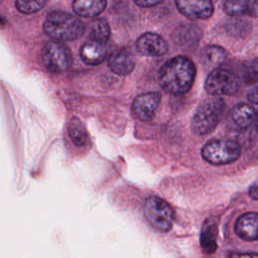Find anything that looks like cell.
Returning <instances> with one entry per match:
<instances>
[{
    "label": "cell",
    "instance_id": "6da1fadb",
    "mask_svg": "<svg viewBox=\"0 0 258 258\" xmlns=\"http://www.w3.org/2000/svg\"><path fill=\"white\" fill-rule=\"evenodd\" d=\"M196 64L185 56H174L160 68L158 81L161 88L170 94H184L191 88L196 78Z\"/></svg>",
    "mask_w": 258,
    "mask_h": 258
},
{
    "label": "cell",
    "instance_id": "7a4b0ae2",
    "mask_svg": "<svg viewBox=\"0 0 258 258\" xmlns=\"http://www.w3.org/2000/svg\"><path fill=\"white\" fill-rule=\"evenodd\" d=\"M85 29V24L79 17L61 10L47 13L43 22L44 33L49 38L62 42L80 38Z\"/></svg>",
    "mask_w": 258,
    "mask_h": 258
},
{
    "label": "cell",
    "instance_id": "3957f363",
    "mask_svg": "<svg viewBox=\"0 0 258 258\" xmlns=\"http://www.w3.org/2000/svg\"><path fill=\"white\" fill-rule=\"evenodd\" d=\"M225 109L221 98L213 97L205 100L196 110L191 120V131L197 135H206L212 132L220 122Z\"/></svg>",
    "mask_w": 258,
    "mask_h": 258
},
{
    "label": "cell",
    "instance_id": "277c9868",
    "mask_svg": "<svg viewBox=\"0 0 258 258\" xmlns=\"http://www.w3.org/2000/svg\"><path fill=\"white\" fill-rule=\"evenodd\" d=\"M241 154L240 144L233 139H213L202 149L203 158L211 164L223 165L234 162Z\"/></svg>",
    "mask_w": 258,
    "mask_h": 258
},
{
    "label": "cell",
    "instance_id": "5b68a950",
    "mask_svg": "<svg viewBox=\"0 0 258 258\" xmlns=\"http://www.w3.org/2000/svg\"><path fill=\"white\" fill-rule=\"evenodd\" d=\"M41 60L49 73L60 74L71 67L73 55L71 49L62 41L51 40L43 45Z\"/></svg>",
    "mask_w": 258,
    "mask_h": 258
},
{
    "label": "cell",
    "instance_id": "8992f818",
    "mask_svg": "<svg viewBox=\"0 0 258 258\" xmlns=\"http://www.w3.org/2000/svg\"><path fill=\"white\" fill-rule=\"evenodd\" d=\"M143 214L147 222L158 231L167 232L172 227L174 212L164 200L158 197H149L145 201Z\"/></svg>",
    "mask_w": 258,
    "mask_h": 258
},
{
    "label": "cell",
    "instance_id": "52a82bcc",
    "mask_svg": "<svg viewBox=\"0 0 258 258\" xmlns=\"http://www.w3.org/2000/svg\"><path fill=\"white\" fill-rule=\"evenodd\" d=\"M205 88L213 96H231L238 92L239 83L237 77L230 71L216 69L208 75Z\"/></svg>",
    "mask_w": 258,
    "mask_h": 258
},
{
    "label": "cell",
    "instance_id": "ba28073f",
    "mask_svg": "<svg viewBox=\"0 0 258 258\" xmlns=\"http://www.w3.org/2000/svg\"><path fill=\"white\" fill-rule=\"evenodd\" d=\"M177 10L190 20H206L214 13L213 0H174Z\"/></svg>",
    "mask_w": 258,
    "mask_h": 258
},
{
    "label": "cell",
    "instance_id": "9c48e42d",
    "mask_svg": "<svg viewBox=\"0 0 258 258\" xmlns=\"http://www.w3.org/2000/svg\"><path fill=\"white\" fill-rule=\"evenodd\" d=\"M161 97L158 92H147L135 97L132 103V111L136 118L141 121H150L158 105Z\"/></svg>",
    "mask_w": 258,
    "mask_h": 258
},
{
    "label": "cell",
    "instance_id": "30bf717a",
    "mask_svg": "<svg viewBox=\"0 0 258 258\" xmlns=\"http://www.w3.org/2000/svg\"><path fill=\"white\" fill-rule=\"evenodd\" d=\"M136 49L142 55L158 57L167 52L168 44L159 34L154 32H145L137 38Z\"/></svg>",
    "mask_w": 258,
    "mask_h": 258
},
{
    "label": "cell",
    "instance_id": "8fae6325",
    "mask_svg": "<svg viewBox=\"0 0 258 258\" xmlns=\"http://www.w3.org/2000/svg\"><path fill=\"white\" fill-rule=\"evenodd\" d=\"M202 37V30L199 26L191 23L181 24L173 30L171 38L173 42L183 48L196 46Z\"/></svg>",
    "mask_w": 258,
    "mask_h": 258
},
{
    "label": "cell",
    "instance_id": "7c38bea8",
    "mask_svg": "<svg viewBox=\"0 0 258 258\" xmlns=\"http://www.w3.org/2000/svg\"><path fill=\"white\" fill-rule=\"evenodd\" d=\"M235 232L243 240H258V213L249 212L240 216L235 224Z\"/></svg>",
    "mask_w": 258,
    "mask_h": 258
},
{
    "label": "cell",
    "instance_id": "4fadbf2b",
    "mask_svg": "<svg viewBox=\"0 0 258 258\" xmlns=\"http://www.w3.org/2000/svg\"><path fill=\"white\" fill-rule=\"evenodd\" d=\"M107 43L88 39L80 48V56L86 64L97 66L104 61L107 55Z\"/></svg>",
    "mask_w": 258,
    "mask_h": 258
},
{
    "label": "cell",
    "instance_id": "5bb4252c",
    "mask_svg": "<svg viewBox=\"0 0 258 258\" xmlns=\"http://www.w3.org/2000/svg\"><path fill=\"white\" fill-rule=\"evenodd\" d=\"M108 66L113 73L119 76H126L133 71L135 58L129 50L120 48L111 53L108 59Z\"/></svg>",
    "mask_w": 258,
    "mask_h": 258
},
{
    "label": "cell",
    "instance_id": "9a60e30c",
    "mask_svg": "<svg viewBox=\"0 0 258 258\" xmlns=\"http://www.w3.org/2000/svg\"><path fill=\"white\" fill-rule=\"evenodd\" d=\"M257 113L251 105L240 103L236 105L230 113L231 121L239 129L249 128L256 120Z\"/></svg>",
    "mask_w": 258,
    "mask_h": 258
},
{
    "label": "cell",
    "instance_id": "2e32d148",
    "mask_svg": "<svg viewBox=\"0 0 258 258\" xmlns=\"http://www.w3.org/2000/svg\"><path fill=\"white\" fill-rule=\"evenodd\" d=\"M107 6V0H73L74 12L86 18H94L100 15Z\"/></svg>",
    "mask_w": 258,
    "mask_h": 258
},
{
    "label": "cell",
    "instance_id": "e0dca14e",
    "mask_svg": "<svg viewBox=\"0 0 258 258\" xmlns=\"http://www.w3.org/2000/svg\"><path fill=\"white\" fill-rule=\"evenodd\" d=\"M111 35V29L108 21L104 18H99L93 21L90 30V39L107 43Z\"/></svg>",
    "mask_w": 258,
    "mask_h": 258
},
{
    "label": "cell",
    "instance_id": "ac0fdd59",
    "mask_svg": "<svg viewBox=\"0 0 258 258\" xmlns=\"http://www.w3.org/2000/svg\"><path fill=\"white\" fill-rule=\"evenodd\" d=\"M68 132L72 141L77 146H83L87 143L88 132L83 123L78 118L74 117L71 119L68 126Z\"/></svg>",
    "mask_w": 258,
    "mask_h": 258
},
{
    "label": "cell",
    "instance_id": "d6986e66",
    "mask_svg": "<svg viewBox=\"0 0 258 258\" xmlns=\"http://www.w3.org/2000/svg\"><path fill=\"white\" fill-rule=\"evenodd\" d=\"M217 227L215 224L205 225L201 235V245L204 251L208 254L215 252L217 248Z\"/></svg>",
    "mask_w": 258,
    "mask_h": 258
},
{
    "label": "cell",
    "instance_id": "ffe728a7",
    "mask_svg": "<svg viewBox=\"0 0 258 258\" xmlns=\"http://www.w3.org/2000/svg\"><path fill=\"white\" fill-rule=\"evenodd\" d=\"M206 61L213 66H219L227 58V51L219 45H208L203 50Z\"/></svg>",
    "mask_w": 258,
    "mask_h": 258
},
{
    "label": "cell",
    "instance_id": "44dd1931",
    "mask_svg": "<svg viewBox=\"0 0 258 258\" xmlns=\"http://www.w3.org/2000/svg\"><path fill=\"white\" fill-rule=\"evenodd\" d=\"M229 34L241 37L247 35L251 30V24L244 19H232L226 25Z\"/></svg>",
    "mask_w": 258,
    "mask_h": 258
},
{
    "label": "cell",
    "instance_id": "7402d4cb",
    "mask_svg": "<svg viewBox=\"0 0 258 258\" xmlns=\"http://www.w3.org/2000/svg\"><path fill=\"white\" fill-rule=\"evenodd\" d=\"M46 0H15L16 9L23 14H32L45 6Z\"/></svg>",
    "mask_w": 258,
    "mask_h": 258
},
{
    "label": "cell",
    "instance_id": "603a6c76",
    "mask_svg": "<svg viewBox=\"0 0 258 258\" xmlns=\"http://www.w3.org/2000/svg\"><path fill=\"white\" fill-rule=\"evenodd\" d=\"M224 11L230 16H241L246 14V1L244 0H226L223 5Z\"/></svg>",
    "mask_w": 258,
    "mask_h": 258
},
{
    "label": "cell",
    "instance_id": "cb8c5ba5",
    "mask_svg": "<svg viewBox=\"0 0 258 258\" xmlns=\"http://www.w3.org/2000/svg\"><path fill=\"white\" fill-rule=\"evenodd\" d=\"M242 76L248 84L258 83V57L243 64Z\"/></svg>",
    "mask_w": 258,
    "mask_h": 258
},
{
    "label": "cell",
    "instance_id": "d4e9b609",
    "mask_svg": "<svg viewBox=\"0 0 258 258\" xmlns=\"http://www.w3.org/2000/svg\"><path fill=\"white\" fill-rule=\"evenodd\" d=\"M246 14L252 17H258V0L246 1Z\"/></svg>",
    "mask_w": 258,
    "mask_h": 258
},
{
    "label": "cell",
    "instance_id": "484cf974",
    "mask_svg": "<svg viewBox=\"0 0 258 258\" xmlns=\"http://www.w3.org/2000/svg\"><path fill=\"white\" fill-rule=\"evenodd\" d=\"M134 3L142 8H150L161 4L164 0H133Z\"/></svg>",
    "mask_w": 258,
    "mask_h": 258
},
{
    "label": "cell",
    "instance_id": "4316f807",
    "mask_svg": "<svg viewBox=\"0 0 258 258\" xmlns=\"http://www.w3.org/2000/svg\"><path fill=\"white\" fill-rule=\"evenodd\" d=\"M248 100L250 102H252L253 104H257L258 105V87L254 88L253 90H251L248 93Z\"/></svg>",
    "mask_w": 258,
    "mask_h": 258
},
{
    "label": "cell",
    "instance_id": "83f0119b",
    "mask_svg": "<svg viewBox=\"0 0 258 258\" xmlns=\"http://www.w3.org/2000/svg\"><path fill=\"white\" fill-rule=\"evenodd\" d=\"M249 196L253 200H257L258 201V181L254 182L250 186V188H249Z\"/></svg>",
    "mask_w": 258,
    "mask_h": 258
},
{
    "label": "cell",
    "instance_id": "f1b7e54d",
    "mask_svg": "<svg viewBox=\"0 0 258 258\" xmlns=\"http://www.w3.org/2000/svg\"><path fill=\"white\" fill-rule=\"evenodd\" d=\"M232 257H258V253H231Z\"/></svg>",
    "mask_w": 258,
    "mask_h": 258
},
{
    "label": "cell",
    "instance_id": "f546056e",
    "mask_svg": "<svg viewBox=\"0 0 258 258\" xmlns=\"http://www.w3.org/2000/svg\"><path fill=\"white\" fill-rule=\"evenodd\" d=\"M255 124H256V128L258 131V112H257V116H256V120H255Z\"/></svg>",
    "mask_w": 258,
    "mask_h": 258
}]
</instances>
